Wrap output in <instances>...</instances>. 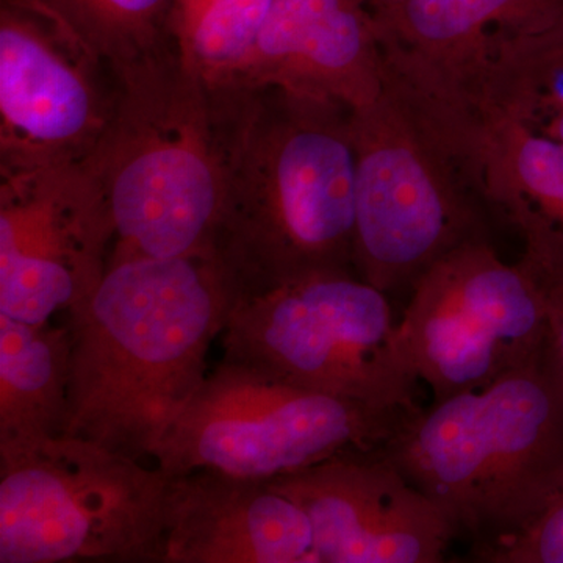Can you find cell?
<instances>
[{
	"label": "cell",
	"mask_w": 563,
	"mask_h": 563,
	"mask_svg": "<svg viewBox=\"0 0 563 563\" xmlns=\"http://www.w3.org/2000/svg\"><path fill=\"white\" fill-rule=\"evenodd\" d=\"M233 292L209 254L110 258L70 333L65 435L150 461L207 377Z\"/></svg>",
	"instance_id": "6da1fadb"
},
{
	"label": "cell",
	"mask_w": 563,
	"mask_h": 563,
	"mask_svg": "<svg viewBox=\"0 0 563 563\" xmlns=\"http://www.w3.org/2000/svg\"><path fill=\"white\" fill-rule=\"evenodd\" d=\"M236 87L211 247L233 299L307 274L354 269V109L284 88Z\"/></svg>",
	"instance_id": "7a4b0ae2"
},
{
	"label": "cell",
	"mask_w": 563,
	"mask_h": 563,
	"mask_svg": "<svg viewBox=\"0 0 563 563\" xmlns=\"http://www.w3.org/2000/svg\"><path fill=\"white\" fill-rule=\"evenodd\" d=\"M120 70L113 120L84 162L113 217L110 258L209 254L239 88L203 80L174 46Z\"/></svg>",
	"instance_id": "3957f363"
},
{
	"label": "cell",
	"mask_w": 563,
	"mask_h": 563,
	"mask_svg": "<svg viewBox=\"0 0 563 563\" xmlns=\"http://www.w3.org/2000/svg\"><path fill=\"white\" fill-rule=\"evenodd\" d=\"M472 550L512 536L563 490V390L543 357L420 410L380 448Z\"/></svg>",
	"instance_id": "277c9868"
},
{
	"label": "cell",
	"mask_w": 563,
	"mask_h": 563,
	"mask_svg": "<svg viewBox=\"0 0 563 563\" xmlns=\"http://www.w3.org/2000/svg\"><path fill=\"white\" fill-rule=\"evenodd\" d=\"M224 358L377 410L415 413L387 292L350 272H321L244 292L231 303Z\"/></svg>",
	"instance_id": "5b68a950"
},
{
	"label": "cell",
	"mask_w": 563,
	"mask_h": 563,
	"mask_svg": "<svg viewBox=\"0 0 563 563\" xmlns=\"http://www.w3.org/2000/svg\"><path fill=\"white\" fill-rule=\"evenodd\" d=\"M62 435L0 455V563L165 561L172 474Z\"/></svg>",
	"instance_id": "8992f818"
},
{
	"label": "cell",
	"mask_w": 563,
	"mask_h": 563,
	"mask_svg": "<svg viewBox=\"0 0 563 563\" xmlns=\"http://www.w3.org/2000/svg\"><path fill=\"white\" fill-rule=\"evenodd\" d=\"M355 220L352 266L380 291L412 290L463 244L488 239L485 207L420 114L384 80L352 110Z\"/></svg>",
	"instance_id": "52a82bcc"
},
{
	"label": "cell",
	"mask_w": 563,
	"mask_h": 563,
	"mask_svg": "<svg viewBox=\"0 0 563 563\" xmlns=\"http://www.w3.org/2000/svg\"><path fill=\"white\" fill-rule=\"evenodd\" d=\"M415 413L306 390L222 357L152 461L172 476L217 472L274 481L335 455L379 450Z\"/></svg>",
	"instance_id": "ba28073f"
},
{
	"label": "cell",
	"mask_w": 563,
	"mask_h": 563,
	"mask_svg": "<svg viewBox=\"0 0 563 563\" xmlns=\"http://www.w3.org/2000/svg\"><path fill=\"white\" fill-rule=\"evenodd\" d=\"M404 358L433 401L490 385L543 357L548 307L523 262L509 265L488 239L451 251L410 290L398 321Z\"/></svg>",
	"instance_id": "9c48e42d"
},
{
	"label": "cell",
	"mask_w": 563,
	"mask_h": 563,
	"mask_svg": "<svg viewBox=\"0 0 563 563\" xmlns=\"http://www.w3.org/2000/svg\"><path fill=\"white\" fill-rule=\"evenodd\" d=\"M121 70L20 0L0 9V176L79 165L98 150Z\"/></svg>",
	"instance_id": "30bf717a"
},
{
	"label": "cell",
	"mask_w": 563,
	"mask_h": 563,
	"mask_svg": "<svg viewBox=\"0 0 563 563\" xmlns=\"http://www.w3.org/2000/svg\"><path fill=\"white\" fill-rule=\"evenodd\" d=\"M114 236L85 163L0 176V313L32 324L68 317L101 284Z\"/></svg>",
	"instance_id": "8fae6325"
},
{
	"label": "cell",
	"mask_w": 563,
	"mask_h": 563,
	"mask_svg": "<svg viewBox=\"0 0 563 563\" xmlns=\"http://www.w3.org/2000/svg\"><path fill=\"white\" fill-rule=\"evenodd\" d=\"M313 529L317 563H439L455 531L383 451H351L269 481Z\"/></svg>",
	"instance_id": "7c38bea8"
},
{
	"label": "cell",
	"mask_w": 563,
	"mask_h": 563,
	"mask_svg": "<svg viewBox=\"0 0 563 563\" xmlns=\"http://www.w3.org/2000/svg\"><path fill=\"white\" fill-rule=\"evenodd\" d=\"M453 158L485 210L521 233V262L563 273V143L484 107L398 88Z\"/></svg>",
	"instance_id": "4fadbf2b"
},
{
	"label": "cell",
	"mask_w": 563,
	"mask_h": 563,
	"mask_svg": "<svg viewBox=\"0 0 563 563\" xmlns=\"http://www.w3.org/2000/svg\"><path fill=\"white\" fill-rule=\"evenodd\" d=\"M369 11L388 79L472 102L515 41L561 20L563 0H391Z\"/></svg>",
	"instance_id": "5bb4252c"
},
{
	"label": "cell",
	"mask_w": 563,
	"mask_h": 563,
	"mask_svg": "<svg viewBox=\"0 0 563 563\" xmlns=\"http://www.w3.org/2000/svg\"><path fill=\"white\" fill-rule=\"evenodd\" d=\"M384 55L362 0H276L232 85L277 87L351 109L384 90Z\"/></svg>",
	"instance_id": "9a60e30c"
},
{
	"label": "cell",
	"mask_w": 563,
	"mask_h": 563,
	"mask_svg": "<svg viewBox=\"0 0 563 563\" xmlns=\"http://www.w3.org/2000/svg\"><path fill=\"white\" fill-rule=\"evenodd\" d=\"M163 563H317L309 517L269 481L172 476Z\"/></svg>",
	"instance_id": "2e32d148"
},
{
	"label": "cell",
	"mask_w": 563,
	"mask_h": 563,
	"mask_svg": "<svg viewBox=\"0 0 563 563\" xmlns=\"http://www.w3.org/2000/svg\"><path fill=\"white\" fill-rule=\"evenodd\" d=\"M69 365L68 325L0 313V455L65 435Z\"/></svg>",
	"instance_id": "e0dca14e"
},
{
	"label": "cell",
	"mask_w": 563,
	"mask_h": 563,
	"mask_svg": "<svg viewBox=\"0 0 563 563\" xmlns=\"http://www.w3.org/2000/svg\"><path fill=\"white\" fill-rule=\"evenodd\" d=\"M276 0H173L169 38L181 62L211 85L242 73Z\"/></svg>",
	"instance_id": "ac0fdd59"
},
{
	"label": "cell",
	"mask_w": 563,
	"mask_h": 563,
	"mask_svg": "<svg viewBox=\"0 0 563 563\" xmlns=\"http://www.w3.org/2000/svg\"><path fill=\"white\" fill-rule=\"evenodd\" d=\"M76 33L118 69L173 46V0H20Z\"/></svg>",
	"instance_id": "d6986e66"
},
{
	"label": "cell",
	"mask_w": 563,
	"mask_h": 563,
	"mask_svg": "<svg viewBox=\"0 0 563 563\" xmlns=\"http://www.w3.org/2000/svg\"><path fill=\"white\" fill-rule=\"evenodd\" d=\"M495 103L528 131L563 143V16L515 47L496 79Z\"/></svg>",
	"instance_id": "ffe728a7"
},
{
	"label": "cell",
	"mask_w": 563,
	"mask_h": 563,
	"mask_svg": "<svg viewBox=\"0 0 563 563\" xmlns=\"http://www.w3.org/2000/svg\"><path fill=\"white\" fill-rule=\"evenodd\" d=\"M472 555L484 563H563V490L523 529Z\"/></svg>",
	"instance_id": "44dd1931"
},
{
	"label": "cell",
	"mask_w": 563,
	"mask_h": 563,
	"mask_svg": "<svg viewBox=\"0 0 563 563\" xmlns=\"http://www.w3.org/2000/svg\"><path fill=\"white\" fill-rule=\"evenodd\" d=\"M529 272L540 282L547 298V355L563 390V273H539L531 268Z\"/></svg>",
	"instance_id": "7402d4cb"
},
{
	"label": "cell",
	"mask_w": 563,
	"mask_h": 563,
	"mask_svg": "<svg viewBox=\"0 0 563 563\" xmlns=\"http://www.w3.org/2000/svg\"><path fill=\"white\" fill-rule=\"evenodd\" d=\"M362 2L365 3L369 10L373 9V7L380 5V3L391 2V0H362Z\"/></svg>",
	"instance_id": "603a6c76"
}]
</instances>
